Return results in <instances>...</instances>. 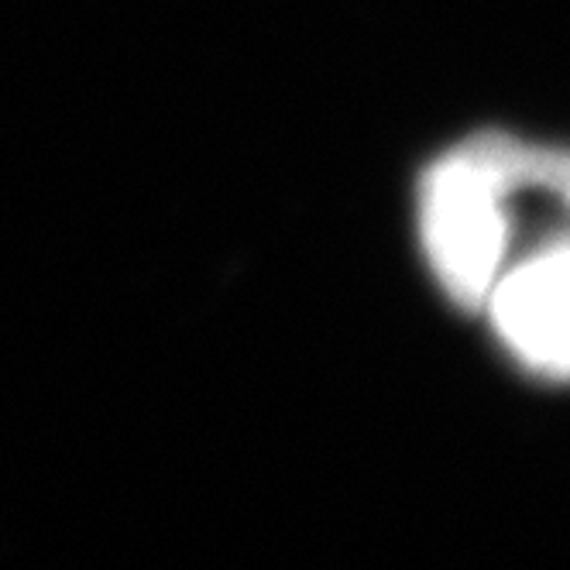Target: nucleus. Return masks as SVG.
Wrapping results in <instances>:
<instances>
[{"instance_id":"obj_1","label":"nucleus","mask_w":570,"mask_h":570,"mask_svg":"<svg viewBox=\"0 0 570 570\" xmlns=\"http://www.w3.org/2000/svg\"><path fill=\"white\" fill-rule=\"evenodd\" d=\"M533 183H567L563 151L481 135L443 155L420 186L430 265L454 303L474 309L495 285L509 248L512 196Z\"/></svg>"},{"instance_id":"obj_2","label":"nucleus","mask_w":570,"mask_h":570,"mask_svg":"<svg viewBox=\"0 0 570 570\" xmlns=\"http://www.w3.org/2000/svg\"><path fill=\"white\" fill-rule=\"evenodd\" d=\"M567 244L553 237V244L522 258L488 289L492 320L505 344L529 368L550 379L567 375Z\"/></svg>"}]
</instances>
